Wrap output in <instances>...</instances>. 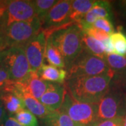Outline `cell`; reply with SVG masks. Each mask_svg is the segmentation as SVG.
<instances>
[{
	"instance_id": "30",
	"label": "cell",
	"mask_w": 126,
	"mask_h": 126,
	"mask_svg": "<svg viewBox=\"0 0 126 126\" xmlns=\"http://www.w3.org/2000/svg\"><path fill=\"white\" fill-rule=\"evenodd\" d=\"M102 45H103L104 50L106 55H110L115 53V50H114V48L112 44V42L110 39V37L106 39V40L102 41Z\"/></svg>"
},
{
	"instance_id": "16",
	"label": "cell",
	"mask_w": 126,
	"mask_h": 126,
	"mask_svg": "<svg viewBox=\"0 0 126 126\" xmlns=\"http://www.w3.org/2000/svg\"><path fill=\"white\" fill-rule=\"evenodd\" d=\"M97 1L94 0H74L72 1L70 21L75 24L83 18Z\"/></svg>"
},
{
	"instance_id": "17",
	"label": "cell",
	"mask_w": 126,
	"mask_h": 126,
	"mask_svg": "<svg viewBox=\"0 0 126 126\" xmlns=\"http://www.w3.org/2000/svg\"><path fill=\"white\" fill-rule=\"evenodd\" d=\"M0 101L4 106L5 109H6L11 116H12V115H15L21 109H25L23 102L16 95L11 93H1Z\"/></svg>"
},
{
	"instance_id": "4",
	"label": "cell",
	"mask_w": 126,
	"mask_h": 126,
	"mask_svg": "<svg viewBox=\"0 0 126 126\" xmlns=\"http://www.w3.org/2000/svg\"><path fill=\"white\" fill-rule=\"evenodd\" d=\"M0 67L7 72L11 81L18 83L24 82L31 73L22 47H8L0 50Z\"/></svg>"
},
{
	"instance_id": "8",
	"label": "cell",
	"mask_w": 126,
	"mask_h": 126,
	"mask_svg": "<svg viewBox=\"0 0 126 126\" xmlns=\"http://www.w3.org/2000/svg\"><path fill=\"white\" fill-rule=\"evenodd\" d=\"M72 1L70 0L58 1L46 15L41 22V27L44 28V32L46 39L55 32L74 24L70 21L69 18Z\"/></svg>"
},
{
	"instance_id": "15",
	"label": "cell",
	"mask_w": 126,
	"mask_h": 126,
	"mask_svg": "<svg viewBox=\"0 0 126 126\" xmlns=\"http://www.w3.org/2000/svg\"><path fill=\"white\" fill-rule=\"evenodd\" d=\"M37 74L41 80L51 83L63 84L67 77V70L44 64L37 72Z\"/></svg>"
},
{
	"instance_id": "24",
	"label": "cell",
	"mask_w": 126,
	"mask_h": 126,
	"mask_svg": "<svg viewBox=\"0 0 126 126\" xmlns=\"http://www.w3.org/2000/svg\"><path fill=\"white\" fill-rule=\"evenodd\" d=\"M58 1L55 0H34L33 3L36 9L37 18L40 20L41 23L44 18L46 15L51 9Z\"/></svg>"
},
{
	"instance_id": "11",
	"label": "cell",
	"mask_w": 126,
	"mask_h": 126,
	"mask_svg": "<svg viewBox=\"0 0 126 126\" xmlns=\"http://www.w3.org/2000/svg\"><path fill=\"white\" fill-rule=\"evenodd\" d=\"M9 93H11L16 95L23 102L25 108L33 113L35 116L44 119L52 111L25 91L21 83L14 82Z\"/></svg>"
},
{
	"instance_id": "20",
	"label": "cell",
	"mask_w": 126,
	"mask_h": 126,
	"mask_svg": "<svg viewBox=\"0 0 126 126\" xmlns=\"http://www.w3.org/2000/svg\"><path fill=\"white\" fill-rule=\"evenodd\" d=\"M45 58L50 65L60 69L65 67V64L60 53L48 39L46 46Z\"/></svg>"
},
{
	"instance_id": "9",
	"label": "cell",
	"mask_w": 126,
	"mask_h": 126,
	"mask_svg": "<svg viewBox=\"0 0 126 126\" xmlns=\"http://www.w3.org/2000/svg\"><path fill=\"white\" fill-rule=\"evenodd\" d=\"M37 18L36 9L30 0L8 1L6 10L0 20V28L8 27L16 22L32 21Z\"/></svg>"
},
{
	"instance_id": "31",
	"label": "cell",
	"mask_w": 126,
	"mask_h": 126,
	"mask_svg": "<svg viewBox=\"0 0 126 126\" xmlns=\"http://www.w3.org/2000/svg\"><path fill=\"white\" fill-rule=\"evenodd\" d=\"M3 126H21L19 123H18L13 116H7L5 118L4 122V124Z\"/></svg>"
},
{
	"instance_id": "6",
	"label": "cell",
	"mask_w": 126,
	"mask_h": 126,
	"mask_svg": "<svg viewBox=\"0 0 126 126\" xmlns=\"http://www.w3.org/2000/svg\"><path fill=\"white\" fill-rule=\"evenodd\" d=\"M67 72V79L76 77H94L107 74L115 75V72L109 68L104 59L93 55L84 50Z\"/></svg>"
},
{
	"instance_id": "19",
	"label": "cell",
	"mask_w": 126,
	"mask_h": 126,
	"mask_svg": "<svg viewBox=\"0 0 126 126\" xmlns=\"http://www.w3.org/2000/svg\"><path fill=\"white\" fill-rule=\"evenodd\" d=\"M83 50L93 55L103 59L107 55L104 53L102 43L85 34L83 36Z\"/></svg>"
},
{
	"instance_id": "25",
	"label": "cell",
	"mask_w": 126,
	"mask_h": 126,
	"mask_svg": "<svg viewBox=\"0 0 126 126\" xmlns=\"http://www.w3.org/2000/svg\"><path fill=\"white\" fill-rule=\"evenodd\" d=\"M111 86L120 90L126 97V71L120 74H115Z\"/></svg>"
},
{
	"instance_id": "23",
	"label": "cell",
	"mask_w": 126,
	"mask_h": 126,
	"mask_svg": "<svg viewBox=\"0 0 126 126\" xmlns=\"http://www.w3.org/2000/svg\"><path fill=\"white\" fill-rule=\"evenodd\" d=\"M13 117L23 126H39L36 117L26 109H23Z\"/></svg>"
},
{
	"instance_id": "32",
	"label": "cell",
	"mask_w": 126,
	"mask_h": 126,
	"mask_svg": "<svg viewBox=\"0 0 126 126\" xmlns=\"http://www.w3.org/2000/svg\"><path fill=\"white\" fill-rule=\"evenodd\" d=\"M6 116V114L5 112L4 107L1 103V102L0 101V126H3Z\"/></svg>"
},
{
	"instance_id": "5",
	"label": "cell",
	"mask_w": 126,
	"mask_h": 126,
	"mask_svg": "<svg viewBox=\"0 0 126 126\" xmlns=\"http://www.w3.org/2000/svg\"><path fill=\"white\" fill-rule=\"evenodd\" d=\"M60 110L66 113L76 126H96L99 122L97 115V104L77 101L66 88Z\"/></svg>"
},
{
	"instance_id": "10",
	"label": "cell",
	"mask_w": 126,
	"mask_h": 126,
	"mask_svg": "<svg viewBox=\"0 0 126 126\" xmlns=\"http://www.w3.org/2000/svg\"><path fill=\"white\" fill-rule=\"evenodd\" d=\"M46 41L45 33L41 31L24 46L31 72H37L44 64Z\"/></svg>"
},
{
	"instance_id": "2",
	"label": "cell",
	"mask_w": 126,
	"mask_h": 126,
	"mask_svg": "<svg viewBox=\"0 0 126 126\" xmlns=\"http://www.w3.org/2000/svg\"><path fill=\"white\" fill-rule=\"evenodd\" d=\"M83 32L77 24H72L53 32L47 39L58 50L68 69L83 51Z\"/></svg>"
},
{
	"instance_id": "12",
	"label": "cell",
	"mask_w": 126,
	"mask_h": 126,
	"mask_svg": "<svg viewBox=\"0 0 126 126\" xmlns=\"http://www.w3.org/2000/svg\"><path fill=\"white\" fill-rule=\"evenodd\" d=\"M111 17V6L107 1H97L92 9L85 16L76 23L83 32L87 28L93 26V23L99 18L110 19Z\"/></svg>"
},
{
	"instance_id": "22",
	"label": "cell",
	"mask_w": 126,
	"mask_h": 126,
	"mask_svg": "<svg viewBox=\"0 0 126 126\" xmlns=\"http://www.w3.org/2000/svg\"><path fill=\"white\" fill-rule=\"evenodd\" d=\"M115 53L121 56H126V35L121 30L114 32L110 35Z\"/></svg>"
},
{
	"instance_id": "26",
	"label": "cell",
	"mask_w": 126,
	"mask_h": 126,
	"mask_svg": "<svg viewBox=\"0 0 126 126\" xmlns=\"http://www.w3.org/2000/svg\"><path fill=\"white\" fill-rule=\"evenodd\" d=\"M83 32L86 35L91 36V37L95 39L96 40L101 41V42L107 39L110 37V34H109L103 30H101L96 28L93 26H91V27L87 28Z\"/></svg>"
},
{
	"instance_id": "28",
	"label": "cell",
	"mask_w": 126,
	"mask_h": 126,
	"mask_svg": "<svg viewBox=\"0 0 126 126\" xmlns=\"http://www.w3.org/2000/svg\"><path fill=\"white\" fill-rule=\"evenodd\" d=\"M93 26L103 30L109 34H111L114 32V28L110 19L107 18H99L93 25Z\"/></svg>"
},
{
	"instance_id": "29",
	"label": "cell",
	"mask_w": 126,
	"mask_h": 126,
	"mask_svg": "<svg viewBox=\"0 0 126 126\" xmlns=\"http://www.w3.org/2000/svg\"><path fill=\"white\" fill-rule=\"evenodd\" d=\"M96 126H123L122 118H116L99 121Z\"/></svg>"
},
{
	"instance_id": "33",
	"label": "cell",
	"mask_w": 126,
	"mask_h": 126,
	"mask_svg": "<svg viewBox=\"0 0 126 126\" xmlns=\"http://www.w3.org/2000/svg\"><path fill=\"white\" fill-rule=\"evenodd\" d=\"M7 4H8V1H0V20L4 16L6 10Z\"/></svg>"
},
{
	"instance_id": "14",
	"label": "cell",
	"mask_w": 126,
	"mask_h": 126,
	"mask_svg": "<svg viewBox=\"0 0 126 126\" xmlns=\"http://www.w3.org/2000/svg\"><path fill=\"white\" fill-rule=\"evenodd\" d=\"M21 83L25 90L38 100L45 93L50 84V83L41 80L37 72H31L28 78Z\"/></svg>"
},
{
	"instance_id": "18",
	"label": "cell",
	"mask_w": 126,
	"mask_h": 126,
	"mask_svg": "<svg viewBox=\"0 0 126 126\" xmlns=\"http://www.w3.org/2000/svg\"><path fill=\"white\" fill-rule=\"evenodd\" d=\"M44 122L46 126H76L67 114L60 109L51 111Z\"/></svg>"
},
{
	"instance_id": "13",
	"label": "cell",
	"mask_w": 126,
	"mask_h": 126,
	"mask_svg": "<svg viewBox=\"0 0 126 126\" xmlns=\"http://www.w3.org/2000/svg\"><path fill=\"white\" fill-rule=\"evenodd\" d=\"M64 91V84L50 83L48 88L41 97L39 101L50 110H58L63 103Z\"/></svg>"
},
{
	"instance_id": "7",
	"label": "cell",
	"mask_w": 126,
	"mask_h": 126,
	"mask_svg": "<svg viewBox=\"0 0 126 126\" xmlns=\"http://www.w3.org/2000/svg\"><path fill=\"white\" fill-rule=\"evenodd\" d=\"M126 110V97L120 90L111 86L97 103V115L99 121L123 118Z\"/></svg>"
},
{
	"instance_id": "34",
	"label": "cell",
	"mask_w": 126,
	"mask_h": 126,
	"mask_svg": "<svg viewBox=\"0 0 126 126\" xmlns=\"http://www.w3.org/2000/svg\"><path fill=\"white\" fill-rule=\"evenodd\" d=\"M121 4L122 7H123V9L124 10L125 13L126 14V1H121Z\"/></svg>"
},
{
	"instance_id": "35",
	"label": "cell",
	"mask_w": 126,
	"mask_h": 126,
	"mask_svg": "<svg viewBox=\"0 0 126 126\" xmlns=\"http://www.w3.org/2000/svg\"><path fill=\"white\" fill-rule=\"evenodd\" d=\"M122 121H123V126H126V110L124 116L122 118Z\"/></svg>"
},
{
	"instance_id": "27",
	"label": "cell",
	"mask_w": 126,
	"mask_h": 126,
	"mask_svg": "<svg viewBox=\"0 0 126 126\" xmlns=\"http://www.w3.org/2000/svg\"><path fill=\"white\" fill-rule=\"evenodd\" d=\"M14 83V81L10 79L7 72L4 69L0 67V94L8 93Z\"/></svg>"
},
{
	"instance_id": "3",
	"label": "cell",
	"mask_w": 126,
	"mask_h": 126,
	"mask_svg": "<svg viewBox=\"0 0 126 126\" xmlns=\"http://www.w3.org/2000/svg\"><path fill=\"white\" fill-rule=\"evenodd\" d=\"M41 28V23L38 18L32 21L16 22L8 27L1 29L3 49L8 47H22L37 35Z\"/></svg>"
},
{
	"instance_id": "21",
	"label": "cell",
	"mask_w": 126,
	"mask_h": 126,
	"mask_svg": "<svg viewBox=\"0 0 126 126\" xmlns=\"http://www.w3.org/2000/svg\"><path fill=\"white\" fill-rule=\"evenodd\" d=\"M104 60L115 74H120L126 71V56L116 54L107 55Z\"/></svg>"
},
{
	"instance_id": "36",
	"label": "cell",
	"mask_w": 126,
	"mask_h": 126,
	"mask_svg": "<svg viewBox=\"0 0 126 126\" xmlns=\"http://www.w3.org/2000/svg\"><path fill=\"white\" fill-rule=\"evenodd\" d=\"M3 50V46H2V41H1V32H0V50Z\"/></svg>"
},
{
	"instance_id": "1",
	"label": "cell",
	"mask_w": 126,
	"mask_h": 126,
	"mask_svg": "<svg viewBox=\"0 0 126 126\" xmlns=\"http://www.w3.org/2000/svg\"><path fill=\"white\" fill-rule=\"evenodd\" d=\"M114 75L76 77L66 80L64 86L77 101L97 104L110 88Z\"/></svg>"
}]
</instances>
